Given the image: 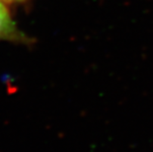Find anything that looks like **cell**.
Instances as JSON below:
<instances>
[{"label":"cell","instance_id":"1","mask_svg":"<svg viewBox=\"0 0 153 152\" xmlns=\"http://www.w3.org/2000/svg\"><path fill=\"white\" fill-rule=\"evenodd\" d=\"M0 41L29 43L28 37L19 30L13 20L10 11L6 7L3 0H0Z\"/></svg>","mask_w":153,"mask_h":152},{"label":"cell","instance_id":"2","mask_svg":"<svg viewBox=\"0 0 153 152\" xmlns=\"http://www.w3.org/2000/svg\"><path fill=\"white\" fill-rule=\"evenodd\" d=\"M5 2H11V3H21L24 1H27V0H3Z\"/></svg>","mask_w":153,"mask_h":152}]
</instances>
